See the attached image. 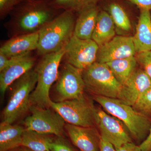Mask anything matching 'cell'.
<instances>
[{"label":"cell","mask_w":151,"mask_h":151,"mask_svg":"<svg viewBox=\"0 0 151 151\" xmlns=\"http://www.w3.org/2000/svg\"><path fill=\"white\" fill-rule=\"evenodd\" d=\"M100 151H116L114 146L110 142L101 137Z\"/></svg>","instance_id":"31"},{"label":"cell","mask_w":151,"mask_h":151,"mask_svg":"<svg viewBox=\"0 0 151 151\" xmlns=\"http://www.w3.org/2000/svg\"><path fill=\"white\" fill-rule=\"evenodd\" d=\"M85 89L94 96L117 99L122 85L105 63L96 62L82 70Z\"/></svg>","instance_id":"6"},{"label":"cell","mask_w":151,"mask_h":151,"mask_svg":"<svg viewBox=\"0 0 151 151\" xmlns=\"http://www.w3.org/2000/svg\"><path fill=\"white\" fill-rule=\"evenodd\" d=\"M151 87V80L142 68H136L132 75L122 85L117 99L133 106L142 94Z\"/></svg>","instance_id":"14"},{"label":"cell","mask_w":151,"mask_h":151,"mask_svg":"<svg viewBox=\"0 0 151 151\" xmlns=\"http://www.w3.org/2000/svg\"><path fill=\"white\" fill-rule=\"evenodd\" d=\"M50 108L62 116L67 124L84 127H94L95 107L84 95L61 102L51 101Z\"/></svg>","instance_id":"7"},{"label":"cell","mask_w":151,"mask_h":151,"mask_svg":"<svg viewBox=\"0 0 151 151\" xmlns=\"http://www.w3.org/2000/svg\"><path fill=\"white\" fill-rule=\"evenodd\" d=\"M52 135L25 129L22 146L32 151H51L50 144L54 139Z\"/></svg>","instance_id":"22"},{"label":"cell","mask_w":151,"mask_h":151,"mask_svg":"<svg viewBox=\"0 0 151 151\" xmlns=\"http://www.w3.org/2000/svg\"><path fill=\"white\" fill-rule=\"evenodd\" d=\"M25 129L20 125L2 122L0 124V151H8L22 146Z\"/></svg>","instance_id":"20"},{"label":"cell","mask_w":151,"mask_h":151,"mask_svg":"<svg viewBox=\"0 0 151 151\" xmlns=\"http://www.w3.org/2000/svg\"><path fill=\"white\" fill-rule=\"evenodd\" d=\"M137 63L151 80V51L137 53L135 56Z\"/></svg>","instance_id":"26"},{"label":"cell","mask_w":151,"mask_h":151,"mask_svg":"<svg viewBox=\"0 0 151 151\" xmlns=\"http://www.w3.org/2000/svg\"><path fill=\"white\" fill-rule=\"evenodd\" d=\"M29 112L30 115L23 122L26 129L56 137H63L65 122L54 109L32 105Z\"/></svg>","instance_id":"8"},{"label":"cell","mask_w":151,"mask_h":151,"mask_svg":"<svg viewBox=\"0 0 151 151\" xmlns=\"http://www.w3.org/2000/svg\"><path fill=\"white\" fill-rule=\"evenodd\" d=\"M51 0H24L10 13L19 35L38 32L63 10L55 7Z\"/></svg>","instance_id":"1"},{"label":"cell","mask_w":151,"mask_h":151,"mask_svg":"<svg viewBox=\"0 0 151 151\" xmlns=\"http://www.w3.org/2000/svg\"><path fill=\"white\" fill-rule=\"evenodd\" d=\"M30 53L9 58L7 65L0 71V91L2 95L17 79L32 69L35 60Z\"/></svg>","instance_id":"13"},{"label":"cell","mask_w":151,"mask_h":151,"mask_svg":"<svg viewBox=\"0 0 151 151\" xmlns=\"http://www.w3.org/2000/svg\"><path fill=\"white\" fill-rule=\"evenodd\" d=\"M8 151H26V149L23 146H20L17 147L12 149Z\"/></svg>","instance_id":"34"},{"label":"cell","mask_w":151,"mask_h":151,"mask_svg":"<svg viewBox=\"0 0 151 151\" xmlns=\"http://www.w3.org/2000/svg\"><path fill=\"white\" fill-rule=\"evenodd\" d=\"M101 0H51L55 7L62 10L78 13L81 10L93 5H97Z\"/></svg>","instance_id":"24"},{"label":"cell","mask_w":151,"mask_h":151,"mask_svg":"<svg viewBox=\"0 0 151 151\" xmlns=\"http://www.w3.org/2000/svg\"><path fill=\"white\" fill-rule=\"evenodd\" d=\"M94 116L95 124L100 129L101 137L110 142L115 147L132 142L129 130L118 118L105 110L95 107Z\"/></svg>","instance_id":"10"},{"label":"cell","mask_w":151,"mask_h":151,"mask_svg":"<svg viewBox=\"0 0 151 151\" xmlns=\"http://www.w3.org/2000/svg\"><path fill=\"white\" fill-rule=\"evenodd\" d=\"M132 107L136 111L151 117V87L141 95Z\"/></svg>","instance_id":"25"},{"label":"cell","mask_w":151,"mask_h":151,"mask_svg":"<svg viewBox=\"0 0 151 151\" xmlns=\"http://www.w3.org/2000/svg\"><path fill=\"white\" fill-rule=\"evenodd\" d=\"M37 81V73L31 69L11 85L12 88L10 97L3 111L2 122L13 124L29 111L32 105L31 94Z\"/></svg>","instance_id":"5"},{"label":"cell","mask_w":151,"mask_h":151,"mask_svg":"<svg viewBox=\"0 0 151 151\" xmlns=\"http://www.w3.org/2000/svg\"><path fill=\"white\" fill-rule=\"evenodd\" d=\"M24 0H0V17H5Z\"/></svg>","instance_id":"27"},{"label":"cell","mask_w":151,"mask_h":151,"mask_svg":"<svg viewBox=\"0 0 151 151\" xmlns=\"http://www.w3.org/2000/svg\"><path fill=\"white\" fill-rule=\"evenodd\" d=\"M135 5L140 10L151 11V0H125Z\"/></svg>","instance_id":"29"},{"label":"cell","mask_w":151,"mask_h":151,"mask_svg":"<svg viewBox=\"0 0 151 151\" xmlns=\"http://www.w3.org/2000/svg\"><path fill=\"white\" fill-rule=\"evenodd\" d=\"M133 39L136 53L151 51V11L140 10L136 33Z\"/></svg>","instance_id":"18"},{"label":"cell","mask_w":151,"mask_h":151,"mask_svg":"<svg viewBox=\"0 0 151 151\" xmlns=\"http://www.w3.org/2000/svg\"><path fill=\"white\" fill-rule=\"evenodd\" d=\"M73 12L63 11L40 30L39 54L43 56L65 47L73 35L76 22Z\"/></svg>","instance_id":"2"},{"label":"cell","mask_w":151,"mask_h":151,"mask_svg":"<svg viewBox=\"0 0 151 151\" xmlns=\"http://www.w3.org/2000/svg\"><path fill=\"white\" fill-rule=\"evenodd\" d=\"M64 48L57 52L43 55L37 65L35 70L37 73V83L30 96L32 105L41 108H50L52 100L50 91L59 76L60 64L65 55Z\"/></svg>","instance_id":"4"},{"label":"cell","mask_w":151,"mask_h":151,"mask_svg":"<svg viewBox=\"0 0 151 151\" xmlns=\"http://www.w3.org/2000/svg\"><path fill=\"white\" fill-rule=\"evenodd\" d=\"M108 12L100 11L92 39L99 47L109 42L116 36V28Z\"/></svg>","instance_id":"19"},{"label":"cell","mask_w":151,"mask_h":151,"mask_svg":"<svg viewBox=\"0 0 151 151\" xmlns=\"http://www.w3.org/2000/svg\"><path fill=\"white\" fill-rule=\"evenodd\" d=\"M26 151H32L31 150H29V149L26 148Z\"/></svg>","instance_id":"35"},{"label":"cell","mask_w":151,"mask_h":151,"mask_svg":"<svg viewBox=\"0 0 151 151\" xmlns=\"http://www.w3.org/2000/svg\"><path fill=\"white\" fill-rule=\"evenodd\" d=\"M139 146L142 151H151V126L147 137Z\"/></svg>","instance_id":"32"},{"label":"cell","mask_w":151,"mask_h":151,"mask_svg":"<svg viewBox=\"0 0 151 151\" xmlns=\"http://www.w3.org/2000/svg\"><path fill=\"white\" fill-rule=\"evenodd\" d=\"M137 62L135 56L112 60L105 63L117 80L123 85L137 68Z\"/></svg>","instance_id":"21"},{"label":"cell","mask_w":151,"mask_h":151,"mask_svg":"<svg viewBox=\"0 0 151 151\" xmlns=\"http://www.w3.org/2000/svg\"><path fill=\"white\" fill-rule=\"evenodd\" d=\"M65 129L70 140L80 151H100L101 135L95 127L66 124Z\"/></svg>","instance_id":"15"},{"label":"cell","mask_w":151,"mask_h":151,"mask_svg":"<svg viewBox=\"0 0 151 151\" xmlns=\"http://www.w3.org/2000/svg\"><path fill=\"white\" fill-rule=\"evenodd\" d=\"M136 53L133 37L116 36L109 42L99 47L96 62L106 63L134 56Z\"/></svg>","instance_id":"12"},{"label":"cell","mask_w":151,"mask_h":151,"mask_svg":"<svg viewBox=\"0 0 151 151\" xmlns=\"http://www.w3.org/2000/svg\"><path fill=\"white\" fill-rule=\"evenodd\" d=\"M93 97L103 110L124 123L134 140L142 143L145 139L150 129V117L136 111L132 106L119 99L98 96Z\"/></svg>","instance_id":"3"},{"label":"cell","mask_w":151,"mask_h":151,"mask_svg":"<svg viewBox=\"0 0 151 151\" xmlns=\"http://www.w3.org/2000/svg\"><path fill=\"white\" fill-rule=\"evenodd\" d=\"M116 151H142L139 146L133 142L126 143L119 147H115Z\"/></svg>","instance_id":"30"},{"label":"cell","mask_w":151,"mask_h":151,"mask_svg":"<svg viewBox=\"0 0 151 151\" xmlns=\"http://www.w3.org/2000/svg\"><path fill=\"white\" fill-rule=\"evenodd\" d=\"M38 43V32L21 35L12 38L4 44L0 48V52L9 58L19 56L37 50Z\"/></svg>","instance_id":"16"},{"label":"cell","mask_w":151,"mask_h":151,"mask_svg":"<svg viewBox=\"0 0 151 151\" xmlns=\"http://www.w3.org/2000/svg\"><path fill=\"white\" fill-rule=\"evenodd\" d=\"M99 12L97 5L89 6L78 12L73 35L81 39H92Z\"/></svg>","instance_id":"17"},{"label":"cell","mask_w":151,"mask_h":151,"mask_svg":"<svg viewBox=\"0 0 151 151\" xmlns=\"http://www.w3.org/2000/svg\"><path fill=\"white\" fill-rule=\"evenodd\" d=\"M51 151H75L63 139V137H56L50 144Z\"/></svg>","instance_id":"28"},{"label":"cell","mask_w":151,"mask_h":151,"mask_svg":"<svg viewBox=\"0 0 151 151\" xmlns=\"http://www.w3.org/2000/svg\"><path fill=\"white\" fill-rule=\"evenodd\" d=\"M99 47L92 39H81L73 35L64 48L67 63L84 70L96 62Z\"/></svg>","instance_id":"11"},{"label":"cell","mask_w":151,"mask_h":151,"mask_svg":"<svg viewBox=\"0 0 151 151\" xmlns=\"http://www.w3.org/2000/svg\"><path fill=\"white\" fill-rule=\"evenodd\" d=\"M108 10L118 29L125 32L131 31V22L126 11L120 4L111 3L108 6Z\"/></svg>","instance_id":"23"},{"label":"cell","mask_w":151,"mask_h":151,"mask_svg":"<svg viewBox=\"0 0 151 151\" xmlns=\"http://www.w3.org/2000/svg\"><path fill=\"white\" fill-rule=\"evenodd\" d=\"M9 58L1 52H0V71H2L7 65Z\"/></svg>","instance_id":"33"},{"label":"cell","mask_w":151,"mask_h":151,"mask_svg":"<svg viewBox=\"0 0 151 151\" xmlns=\"http://www.w3.org/2000/svg\"><path fill=\"white\" fill-rule=\"evenodd\" d=\"M85 89L82 70L67 62L57 80L54 102H63L79 98L84 95Z\"/></svg>","instance_id":"9"}]
</instances>
